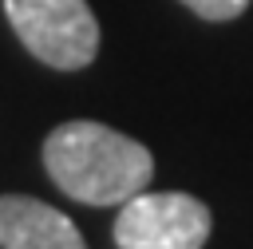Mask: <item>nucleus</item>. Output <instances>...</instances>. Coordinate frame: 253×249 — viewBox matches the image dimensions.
Segmentation results:
<instances>
[{
	"label": "nucleus",
	"mask_w": 253,
	"mask_h": 249,
	"mask_svg": "<svg viewBox=\"0 0 253 249\" xmlns=\"http://www.w3.org/2000/svg\"><path fill=\"white\" fill-rule=\"evenodd\" d=\"M43 170L83 206H123L150 186L154 158L142 142L119 134L115 126L71 119L43 138Z\"/></svg>",
	"instance_id": "f257e3e1"
},
{
	"label": "nucleus",
	"mask_w": 253,
	"mask_h": 249,
	"mask_svg": "<svg viewBox=\"0 0 253 249\" xmlns=\"http://www.w3.org/2000/svg\"><path fill=\"white\" fill-rule=\"evenodd\" d=\"M20 43L55 71H79L99 51V20L87 0H4Z\"/></svg>",
	"instance_id": "f03ea898"
},
{
	"label": "nucleus",
	"mask_w": 253,
	"mask_h": 249,
	"mask_svg": "<svg viewBox=\"0 0 253 249\" xmlns=\"http://www.w3.org/2000/svg\"><path fill=\"white\" fill-rule=\"evenodd\" d=\"M210 206L194 194H134L115 217L119 249H202L210 241Z\"/></svg>",
	"instance_id": "7ed1b4c3"
},
{
	"label": "nucleus",
	"mask_w": 253,
	"mask_h": 249,
	"mask_svg": "<svg viewBox=\"0 0 253 249\" xmlns=\"http://www.w3.org/2000/svg\"><path fill=\"white\" fill-rule=\"evenodd\" d=\"M0 249H87L75 221L28 194H0Z\"/></svg>",
	"instance_id": "20e7f679"
},
{
	"label": "nucleus",
	"mask_w": 253,
	"mask_h": 249,
	"mask_svg": "<svg viewBox=\"0 0 253 249\" xmlns=\"http://www.w3.org/2000/svg\"><path fill=\"white\" fill-rule=\"evenodd\" d=\"M194 16H202V20H213V24H221V20H237L245 8H249V0H182Z\"/></svg>",
	"instance_id": "39448f33"
}]
</instances>
